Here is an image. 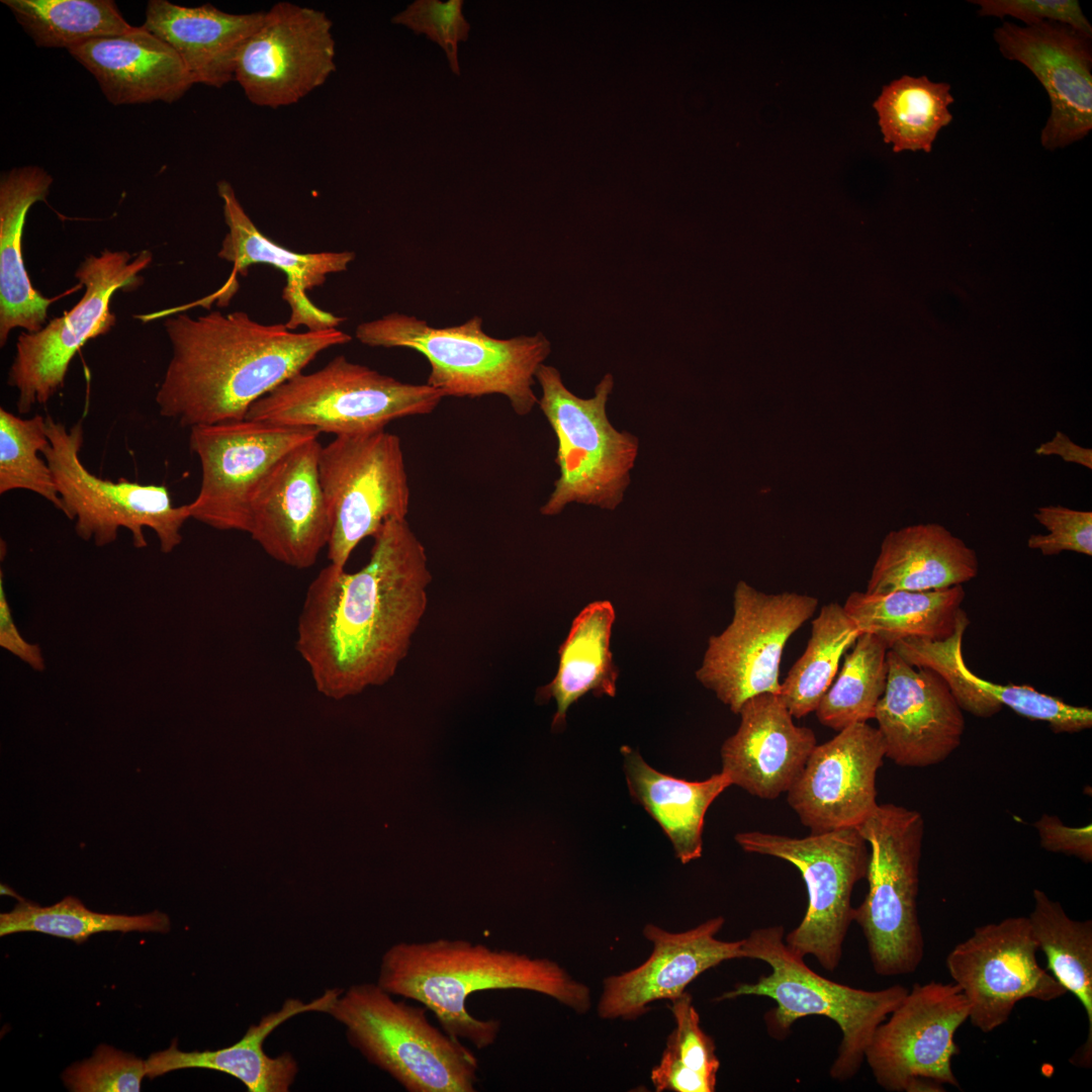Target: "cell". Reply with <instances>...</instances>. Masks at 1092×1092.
<instances>
[{
  "label": "cell",
  "instance_id": "6da1fadb",
  "mask_svg": "<svg viewBox=\"0 0 1092 1092\" xmlns=\"http://www.w3.org/2000/svg\"><path fill=\"white\" fill-rule=\"evenodd\" d=\"M368 562L348 572L329 563L309 583L295 648L316 689L342 699L387 682L427 610L432 573L406 519L385 522Z\"/></svg>",
  "mask_w": 1092,
  "mask_h": 1092
},
{
  "label": "cell",
  "instance_id": "7a4b0ae2",
  "mask_svg": "<svg viewBox=\"0 0 1092 1092\" xmlns=\"http://www.w3.org/2000/svg\"><path fill=\"white\" fill-rule=\"evenodd\" d=\"M172 355L159 414L185 428L244 420L250 407L323 351L351 342L338 328L296 333L247 312L178 313L164 322Z\"/></svg>",
  "mask_w": 1092,
  "mask_h": 1092
},
{
  "label": "cell",
  "instance_id": "3957f363",
  "mask_svg": "<svg viewBox=\"0 0 1092 1092\" xmlns=\"http://www.w3.org/2000/svg\"><path fill=\"white\" fill-rule=\"evenodd\" d=\"M376 983L393 996L419 1002L446 1033L477 1050L495 1042L502 1022L468 1012L466 1001L475 992L533 991L580 1014L592 1005L589 988L555 961L465 939L395 942L381 957Z\"/></svg>",
  "mask_w": 1092,
  "mask_h": 1092
},
{
  "label": "cell",
  "instance_id": "277c9868",
  "mask_svg": "<svg viewBox=\"0 0 1092 1092\" xmlns=\"http://www.w3.org/2000/svg\"><path fill=\"white\" fill-rule=\"evenodd\" d=\"M474 315L461 325L436 328L399 312L361 323L356 339L370 347L406 348L430 364L427 384L444 397L504 395L519 416L538 404L533 390L536 372L551 353L542 333L497 339L482 329Z\"/></svg>",
  "mask_w": 1092,
  "mask_h": 1092
},
{
  "label": "cell",
  "instance_id": "5b68a950",
  "mask_svg": "<svg viewBox=\"0 0 1092 1092\" xmlns=\"http://www.w3.org/2000/svg\"><path fill=\"white\" fill-rule=\"evenodd\" d=\"M781 925L760 927L742 939L743 959L759 960L769 974L754 983H738L718 1000L740 996H763L777 1006L765 1014L768 1032L786 1036L800 1018L819 1015L834 1021L841 1041L830 1075L834 1080L852 1078L864 1061L866 1051L878 1026L899 1005L908 992L901 985L882 990H863L826 979L789 949Z\"/></svg>",
  "mask_w": 1092,
  "mask_h": 1092
},
{
  "label": "cell",
  "instance_id": "8992f818",
  "mask_svg": "<svg viewBox=\"0 0 1092 1092\" xmlns=\"http://www.w3.org/2000/svg\"><path fill=\"white\" fill-rule=\"evenodd\" d=\"M427 1010L363 982L343 990L326 1014L344 1027L353 1049L407 1092H475L476 1056L431 1024Z\"/></svg>",
  "mask_w": 1092,
  "mask_h": 1092
},
{
  "label": "cell",
  "instance_id": "52a82bcc",
  "mask_svg": "<svg viewBox=\"0 0 1092 1092\" xmlns=\"http://www.w3.org/2000/svg\"><path fill=\"white\" fill-rule=\"evenodd\" d=\"M535 378L541 388L538 405L557 440L559 471L540 513L556 516L571 504L615 511L631 483L639 438L616 429L608 417L614 376L605 374L588 398L571 392L554 366L543 363Z\"/></svg>",
  "mask_w": 1092,
  "mask_h": 1092
},
{
  "label": "cell",
  "instance_id": "ba28073f",
  "mask_svg": "<svg viewBox=\"0 0 1092 1092\" xmlns=\"http://www.w3.org/2000/svg\"><path fill=\"white\" fill-rule=\"evenodd\" d=\"M856 829L869 846V889L853 921L877 975L912 974L924 954L917 909L924 820L916 810L885 803Z\"/></svg>",
  "mask_w": 1092,
  "mask_h": 1092
},
{
  "label": "cell",
  "instance_id": "9c48e42d",
  "mask_svg": "<svg viewBox=\"0 0 1092 1092\" xmlns=\"http://www.w3.org/2000/svg\"><path fill=\"white\" fill-rule=\"evenodd\" d=\"M443 397L427 383H405L340 355L314 372L286 380L257 400L246 418L355 435L384 430L401 418L428 415Z\"/></svg>",
  "mask_w": 1092,
  "mask_h": 1092
},
{
  "label": "cell",
  "instance_id": "30bf717a",
  "mask_svg": "<svg viewBox=\"0 0 1092 1092\" xmlns=\"http://www.w3.org/2000/svg\"><path fill=\"white\" fill-rule=\"evenodd\" d=\"M50 445L42 455L49 464L64 515L75 521V532L96 546L113 543L120 529L131 535L135 548H145V529L158 538L163 553L172 552L181 542V529L191 519L189 506H174L165 485L141 484L124 478L103 479L90 472L80 459L84 443L82 422L68 429L46 417Z\"/></svg>",
  "mask_w": 1092,
  "mask_h": 1092
},
{
  "label": "cell",
  "instance_id": "8fae6325",
  "mask_svg": "<svg viewBox=\"0 0 1092 1092\" xmlns=\"http://www.w3.org/2000/svg\"><path fill=\"white\" fill-rule=\"evenodd\" d=\"M735 840L746 852L778 857L798 869L808 906L784 941L798 957L813 956L823 969L834 971L853 921V888L868 871L869 846L858 830L847 827L803 838L748 831L737 833Z\"/></svg>",
  "mask_w": 1092,
  "mask_h": 1092
},
{
  "label": "cell",
  "instance_id": "7c38bea8",
  "mask_svg": "<svg viewBox=\"0 0 1092 1092\" xmlns=\"http://www.w3.org/2000/svg\"><path fill=\"white\" fill-rule=\"evenodd\" d=\"M152 260L148 250L132 255L105 249L80 263L75 277L84 288L81 299L41 330L23 332L17 338L7 383L17 390L16 408L20 415L29 413L34 404H46L63 388L69 365L79 349L115 325L110 309L113 294L139 288L143 283L140 272Z\"/></svg>",
  "mask_w": 1092,
  "mask_h": 1092
},
{
  "label": "cell",
  "instance_id": "4fadbf2b",
  "mask_svg": "<svg viewBox=\"0 0 1092 1092\" xmlns=\"http://www.w3.org/2000/svg\"><path fill=\"white\" fill-rule=\"evenodd\" d=\"M317 471L332 523L328 559L343 569L362 540L389 520L406 519L411 490L400 439L385 429L336 436L322 446Z\"/></svg>",
  "mask_w": 1092,
  "mask_h": 1092
},
{
  "label": "cell",
  "instance_id": "5bb4252c",
  "mask_svg": "<svg viewBox=\"0 0 1092 1092\" xmlns=\"http://www.w3.org/2000/svg\"><path fill=\"white\" fill-rule=\"evenodd\" d=\"M817 606L818 600L811 596L766 594L738 581L732 621L709 638L697 679L734 714L753 696L779 695L784 648Z\"/></svg>",
  "mask_w": 1092,
  "mask_h": 1092
},
{
  "label": "cell",
  "instance_id": "9a60e30c",
  "mask_svg": "<svg viewBox=\"0 0 1092 1092\" xmlns=\"http://www.w3.org/2000/svg\"><path fill=\"white\" fill-rule=\"evenodd\" d=\"M970 1005L953 983L914 984L878 1026L864 1060L876 1082L891 1092H941L960 1088L951 1064L960 1053L958 1029Z\"/></svg>",
  "mask_w": 1092,
  "mask_h": 1092
},
{
  "label": "cell",
  "instance_id": "2e32d148",
  "mask_svg": "<svg viewBox=\"0 0 1092 1092\" xmlns=\"http://www.w3.org/2000/svg\"><path fill=\"white\" fill-rule=\"evenodd\" d=\"M309 428L244 419L190 428L189 448L201 466L190 516L213 529L248 533L260 483L287 453L320 436Z\"/></svg>",
  "mask_w": 1092,
  "mask_h": 1092
},
{
  "label": "cell",
  "instance_id": "e0dca14e",
  "mask_svg": "<svg viewBox=\"0 0 1092 1092\" xmlns=\"http://www.w3.org/2000/svg\"><path fill=\"white\" fill-rule=\"evenodd\" d=\"M1027 917H1008L976 927L947 954L946 969L970 1005L969 1020L992 1032L1025 999L1057 1000L1067 992L1041 968Z\"/></svg>",
  "mask_w": 1092,
  "mask_h": 1092
},
{
  "label": "cell",
  "instance_id": "ac0fdd59",
  "mask_svg": "<svg viewBox=\"0 0 1092 1092\" xmlns=\"http://www.w3.org/2000/svg\"><path fill=\"white\" fill-rule=\"evenodd\" d=\"M333 23L327 14L291 2L264 12L241 49L235 81L254 105L279 108L297 103L336 71Z\"/></svg>",
  "mask_w": 1092,
  "mask_h": 1092
},
{
  "label": "cell",
  "instance_id": "d6986e66",
  "mask_svg": "<svg viewBox=\"0 0 1092 1092\" xmlns=\"http://www.w3.org/2000/svg\"><path fill=\"white\" fill-rule=\"evenodd\" d=\"M885 745L878 728L852 724L816 745L787 800L812 833L857 827L878 806Z\"/></svg>",
  "mask_w": 1092,
  "mask_h": 1092
},
{
  "label": "cell",
  "instance_id": "ffe728a7",
  "mask_svg": "<svg viewBox=\"0 0 1092 1092\" xmlns=\"http://www.w3.org/2000/svg\"><path fill=\"white\" fill-rule=\"evenodd\" d=\"M322 446L316 438L287 453L251 503L248 534L271 558L296 569L312 566L331 538L317 471Z\"/></svg>",
  "mask_w": 1092,
  "mask_h": 1092
},
{
  "label": "cell",
  "instance_id": "44dd1931",
  "mask_svg": "<svg viewBox=\"0 0 1092 1092\" xmlns=\"http://www.w3.org/2000/svg\"><path fill=\"white\" fill-rule=\"evenodd\" d=\"M994 39L1001 54L1027 67L1049 95L1042 147L1054 151L1086 136L1092 128L1091 37L1060 22L1023 27L1004 21Z\"/></svg>",
  "mask_w": 1092,
  "mask_h": 1092
},
{
  "label": "cell",
  "instance_id": "7402d4cb",
  "mask_svg": "<svg viewBox=\"0 0 1092 1092\" xmlns=\"http://www.w3.org/2000/svg\"><path fill=\"white\" fill-rule=\"evenodd\" d=\"M887 662V685L874 717L885 757L907 767L944 761L961 745L963 709L935 670L912 666L893 649Z\"/></svg>",
  "mask_w": 1092,
  "mask_h": 1092
},
{
  "label": "cell",
  "instance_id": "603a6c76",
  "mask_svg": "<svg viewBox=\"0 0 1092 1092\" xmlns=\"http://www.w3.org/2000/svg\"><path fill=\"white\" fill-rule=\"evenodd\" d=\"M723 924L722 916L684 932H669L646 924L643 934L653 945L650 957L633 970L605 979L599 1016L636 1018L647 1012L650 1003L680 996L707 970L724 961L743 959L742 939L716 938Z\"/></svg>",
  "mask_w": 1092,
  "mask_h": 1092
},
{
  "label": "cell",
  "instance_id": "cb8c5ba5",
  "mask_svg": "<svg viewBox=\"0 0 1092 1092\" xmlns=\"http://www.w3.org/2000/svg\"><path fill=\"white\" fill-rule=\"evenodd\" d=\"M737 731L722 744V772L752 796L787 793L817 745L812 729L798 726L780 697L763 693L739 710Z\"/></svg>",
  "mask_w": 1092,
  "mask_h": 1092
},
{
  "label": "cell",
  "instance_id": "d4e9b609",
  "mask_svg": "<svg viewBox=\"0 0 1092 1092\" xmlns=\"http://www.w3.org/2000/svg\"><path fill=\"white\" fill-rule=\"evenodd\" d=\"M216 187L229 229L217 253L218 258L232 263L233 271L241 275H245L254 264L271 265L285 274L282 298L291 308L290 317L285 324L289 330L293 331L299 326H305L307 331L338 328L345 318L315 306L307 298L306 292L322 285L328 275L346 271L355 259V253H297L278 245L257 228L231 183L221 180Z\"/></svg>",
  "mask_w": 1092,
  "mask_h": 1092
},
{
  "label": "cell",
  "instance_id": "484cf974",
  "mask_svg": "<svg viewBox=\"0 0 1092 1092\" xmlns=\"http://www.w3.org/2000/svg\"><path fill=\"white\" fill-rule=\"evenodd\" d=\"M113 105L173 103L194 85L176 52L143 25L68 50Z\"/></svg>",
  "mask_w": 1092,
  "mask_h": 1092
},
{
  "label": "cell",
  "instance_id": "4316f807",
  "mask_svg": "<svg viewBox=\"0 0 1092 1092\" xmlns=\"http://www.w3.org/2000/svg\"><path fill=\"white\" fill-rule=\"evenodd\" d=\"M343 990H326L320 997L304 1002L287 998L277 1011L262 1016L251 1024L236 1043L215 1051L183 1052L174 1039L164 1051L152 1054L146 1061L147 1076L156 1078L184 1069H207L225 1073L241 1081L249 1092H287L299 1071L298 1063L289 1052L272 1057L264 1051L266 1038L286 1020L306 1012L326 1013Z\"/></svg>",
  "mask_w": 1092,
  "mask_h": 1092
},
{
  "label": "cell",
  "instance_id": "83f0119b",
  "mask_svg": "<svg viewBox=\"0 0 1092 1092\" xmlns=\"http://www.w3.org/2000/svg\"><path fill=\"white\" fill-rule=\"evenodd\" d=\"M264 12L229 13L210 3L187 7L151 0L143 26L176 52L194 84L220 88L235 80L239 53Z\"/></svg>",
  "mask_w": 1092,
  "mask_h": 1092
},
{
  "label": "cell",
  "instance_id": "f1b7e54d",
  "mask_svg": "<svg viewBox=\"0 0 1092 1092\" xmlns=\"http://www.w3.org/2000/svg\"><path fill=\"white\" fill-rule=\"evenodd\" d=\"M53 177L38 166L17 167L4 172L0 179V346L16 328L34 333L46 326L48 309L61 297H47L30 282L22 255V234L30 207L44 201Z\"/></svg>",
  "mask_w": 1092,
  "mask_h": 1092
},
{
  "label": "cell",
  "instance_id": "f546056e",
  "mask_svg": "<svg viewBox=\"0 0 1092 1092\" xmlns=\"http://www.w3.org/2000/svg\"><path fill=\"white\" fill-rule=\"evenodd\" d=\"M978 571L976 551L943 525H909L885 536L864 592L943 589L963 585Z\"/></svg>",
  "mask_w": 1092,
  "mask_h": 1092
},
{
  "label": "cell",
  "instance_id": "4dcf8cb0",
  "mask_svg": "<svg viewBox=\"0 0 1092 1092\" xmlns=\"http://www.w3.org/2000/svg\"><path fill=\"white\" fill-rule=\"evenodd\" d=\"M623 768L632 799L658 823L681 863L701 857L705 815L714 800L732 786L728 777L715 774L690 782L658 771L635 749L621 747Z\"/></svg>",
  "mask_w": 1092,
  "mask_h": 1092
},
{
  "label": "cell",
  "instance_id": "1f68e13d",
  "mask_svg": "<svg viewBox=\"0 0 1092 1092\" xmlns=\"http://www.w3.org/2000/svg\"><path fill=\"white\" fill-rule=\"evenodd\" d=\"M615 619L609 601H596L572 621L558 650L556 674L538 692L541 701L554 699L556 703L553 730L565 726L569 707L586 694L598 698L616 696L619 669L610 649Z\"/></svg>",
  "mask_w": 1092,
  "mask_h": 1092
},
{
  "label": "cell",
  "instance_id": "d6a6232c",
  "mask_svg": "<svg viewBox=\"0 0 1092 1092\" xmlns=\"http://www.w3.org/2000/svg\"><path fill=\"white\" fill-rule=\"evenodd\" d=\"M966 597L963 585L948 588L883 595L852 592L843 609L860 633L879 637L889 649L911 637L945 640L969 617L962 609Z\"/></svg>",
  "mask_w": 1092,
  "mask_h": 1092
},
{
  "label": "cell",
  "instance_id": "836d02e7",
  "mask_svg": "<svg viewBox=\"0 0 1092 1092\" xmlns=\"http://www.w3.org/2000/svg\"><path fill=\"white\" fill-rule=\"evenodd\" d=\"M1034 906L1028 918L1038 950L1046 960V971L1072 993L1088 1019L1086 1041L1071 1059L1076 1066L1092 1063V921L1072 919L1062 905L1043 891L1033 890Z\"/></svg>",
  "mask_w": 1092,
  "mask_h": 1092
},
{
  "label": "cell",
  "instance_id": "e575fe53",
  "mask_svg": "<svg viewBox=\"0 0 1092 1092\" xmlns=\"http://www.w3.org/2000/svg\"><path fill=\"white\" fill-rule=\"evenodd\" d=\"M860 634L843 606L830 603L820 609L811 622L805 651L781 682L778 696L793 717L815 712L837 673L841 657Z\"/></svg>",
  "mask_w": 1092,
  "mask_h": 1092
},
{
  "label": "cell",
  "instance_id": "d590c367",
  "mask_svg": "<svg viewBox=\"0 0 1092 1092\" xmlns=\"http://www.w3.org/2000/svg\"><path fill=\"white\" fill-rule=\"evenodd\" d=\"M953 101L949 84L905 75L885 85L873 106L884 142L893 144L895 153H929L938 131L952 120Z\"/></svg>",
  "mask_w": 1092,
  "mask_h": 1092
},
{
  "label": "cell",
  "instance_id": "8d00e7d4",
  "mask_svg": "<svg viewBox=\"0 0 1092 1092\" xmlns=\"http://www.w3.org/2000/svg\"><path fill=\"white\" fill-rule=\"evenodd\" d=\"M39 48L70 50L132 28L112 0H2Z\"/></svg>",
  "mask_w": 1092,
  "mask_h": 1092
},
{
  "label": "cell",
  "instance_id": "74e56055",
  "mask_svg": "<svg viewBox=\"0 0 1092 1092\" xmlns=\"http://www.w3.org/2000/svg\"><path fill=\"white\" fill-rule=\"evenodd\" d=\"M171 922L167 914L155 910L144 915L105 914L89 910L73 896L41 907L20 900L10 912L0 915V935L17 932H40L81 943L92 934L105 931H142L167 933Z\"/></svg>",
  "mask_w": 1092,
  "mask_h": 1092
},
{
  "label": "cell",
  "instance_id": "f35d334b",
  "mask_svg": "<svg viewBox=\"0 0 1092 1092\" xmlns=\"http://www.w3.org/2000/svg\"><path fill=\"white\" fill-rule=\"evenodd\" d=\"M888 646L876 635L861 633L845 655L843 666L819 702L818 721L835 731L874 719L888 676Z\"/></svg>",
  "mask_w": 1092,
  "mask_h": 1092
},
{
  "label": "cell",
  "instance_id": "ab89813d",
  "mask_svg": "<svg viewBox=\"0 0 1092 1092\" xmlns=\"http://www.w3.org/2000/svg\"><path fill=\"white\" fill-rule=\"evenodd\" d=\"M49 445L46 417L22 419L0 408V493L29 490L64 514L51 468L38 456Z\"/></svg>",
  "mask_w": 1092,
  "mask_h": 1092
},
{
  "label": "cell",
  "instance_id": "60d3db41",
  "mask_svg": "<svg viewBox=\"0 0 1092 1092\" xmlns=\"http://www.w3.org/2000/svg\"><path fill=\"white\" fill-rule=\"evenodd\" d=\"M969 624L970 621L961 624L945 640L911 637L897 641L891 649L912 666L928 667L938 672L963 711L979 718H990L999 713L1003 706L971 684L959 666V659L963 656V636Z\"/></svg>",
  "mask_w": 1092,
  "mask_h": 1092
},
{
  "label": "cell",
  "instance_id": "b9f144b4",
  "mask_svg": "<svg viewBox=\"0 0 1092 1092\" xmlns=\"http://www.w3.org/2000/svg\"><path fill=\"white\" fill-rule=\"evenodd\" d=\"M959 666L964 676L979 690L1020 716L1048 723L1054 733H1078L1092 727V710L1088 707L1067 704L1030 686L1000 685L982 678L968 667L963 656Z\"/></svg>",
  "mask_w": 1092,
  "mask_h": 1092
},
{
  "label": "cell",
  "instance_id": "7bdbcfd3",
  "mask_svg": "<svg viewBox=\"0 0 1092 1092\" xmlns=\"http://www.w3.org/2000/svg\"><path fill=\"white\" fill-rule=\"evenodd\" d=\"M146 1076V1061L101 1044L91 1058L67 1068L62 1079L73 1092H138Z\"/></svg>",
  "mask_w": 1092,
  "mask_h": 1092
},
{
  "label": "cell",
  "instance_id": "ee69618b",
  "mask_svg": "<svg viewBox=\"0 0 1092 1092\" xmlns=\"http://www.w3.org/2000/svg\"><path fill=\"white\" fill-rule=\"evenodd\" d=\"M462 6V0H417L393 16L391 21L408 27L416 34H426L439 44L446 54L450 69L459 76L458 43L468 39L470 30Z\"/></svg>",
  "mask_w": 1092,
  "mask_h": 1092
},
{
  "label": "cell",
  "instance_id": "f6af8a7d",
  "mask_svg": "<svg viewBox=\"0 0 1092 1092\" xmlns=\"http://www.w3.org/2000/svg\"><path fill=\"white\" fill-rule=\"evenodd\" d=\"M1033 517L1048 534H1031L1027 539L1029 549L1038 550L1044 556L1064 551L1092 556L1091 511L1044 506L1037 508Z\"/></svg>",
  "mask_w": 1092,
  "mask_h": 1092
},
{
  "label": "cell",
  "instance_id": "bcb514c9",
  "mask_svg": "<svg viewBox=\"0 0 1092 1092\" xmlns=\"http://www.w3.org/2000/svg\"><path fill=\"white\" fill-rule=\"evenodd\" d=\"M669 1007L676 1026L666 1042L671 1044L689 1069L716 1085L720 1067L716 1046L713 1038L700 1025V1016L693 1005L692 996L684 992L671 1000Z\"/></svg>",
  "mask_w": 1092,
  "mask_h": 1092
},
{
  "label": "cell",
  "instance_id": "7dc6e473",
  "mask_svg": "<svg viewBox=\"0 0 1092 1092\" xmlns=\"http://www.w3.org/2000/svg\"><path fill=\"white\" fill-rule=\"evenodd\" d=\"M979 15L1003 18L1006 15L1022 20L1026 26L1045 21L1071 26L1088 37L1092 26L1082 12L1077 0H973Z\"/></svg>",
  "mask_w": 1092,
  "mask_h": 1092
},
{
  "label": "cell",
  "instance_id": "c3c4849f",
  "mask_svg": "<svg viewBox=\"0 0 1092 1092\" xmlns=\"http://www.w3.org/2000/svg\"><path fill=\"white\" fill-rule=\"evenodd\" d=\"M1040 846L1055 853L1073 855L1084 862L1092 861V826L1065 825L1058 816L1043 814L1033 824Z\"/></svg>",
  "mask_w": 1092,
  "mask_h": 1092
},
{
  "label": "cell",
  "instance_id": "681fc988",
  "mask_svg": "<svg viewBox=\"0 0 1092 1092\" xmlns=\"http://www.w3.org/2000/svg\"><path fill=\"white\" fill-rule=\"evenodd\" d=\"M651 1082L658 1092H713L716 1087L689 1069L668 1042L658 1065L651 1071Z\"/></svg>",
  "mask_w": 1092,
  "mask_h": 1092
},
{
  "label": "cell",
  "instance_id": "f907efd6",
  "mask_svg": "<svg viewBox=\"0 0 1092 1092\" xmlns=\"http://www.w3.org/2000/svg\"><path fill=\"white\" fill-rule=\"evenodd\" d=\"M0 646L36 671L46 669V661L37 644L26 641L18 630L9 606L3 573L0 575Z\"/></svg>",
  "mask_w": 1092,
  "mask_h": 1092
},
{
  "label": "cell",
  "instance_id": "816d5d0a",
  "mask_svg": "<svg viewBox=\"0 0 1092 1092\" xmlns=\"http://www.w3.org/2000/svg\"><path fill=\"white\" fill-rule=\"evenodd\" d=\"M1034 453L1039 456L1061 457L1065 462L1081 465L1092 469V450L1082 447L1073 442L1068 435L1057 431L1055 436L1048 442L1038 445Z\"/></svg>",
  "mask_w": 1092,
  "mask_h": 1092
}]
</instances>
